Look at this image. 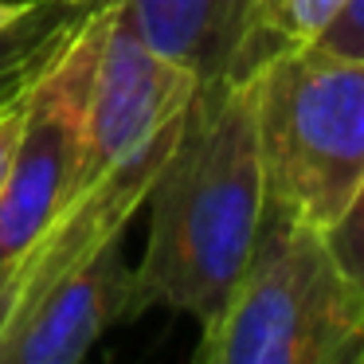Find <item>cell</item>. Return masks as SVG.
I'll return each mask as SVG.
<instances>
[{
	"instance_id": "1",
	"label": "cell",
	"mask_w": 364,
	"mask_h": 364,
	"mask_svg": "<svg viewBox=\"0 0 364 364\" xmlns=\"http://www.w3.org/2000/svg\"><path fill=\"white\" fill-rule=\"evenodd\" d=\"M149 239L134 267V317L165 306L220 317L267 212L255 82H196L184 126L149 196Z\"/></svg>"
},
{
	"instance_id": "2",
	"label": "cell",
	"mask_w": 364,
	"mask_h": 364,
	"mask_svg": "<svg viewBox=\"0 0 364 364\" xmlns=\"http://www.w3.org/2000/svg\"><path fill=\"white\" fill-rule=\"evenodd\" d=\"M200 364H364V294L321 231L262 212L255 251L196 348Z\"/></svg>"
},
{
	"instance_id": "3",
	"label": "cell",
	"mask_w": 364,
	"mask_h": 364,
	"mask_svg": "<svg viewBox=\"0 0 364 364\" xmlns=\"http://www.w3.org/2000/svg\"><path fill=\"white\" fill-rule=\"evenodd\" d=\"M251 82L267 212L325 231L364 181V59L294 48Z\"/></svg>"
},
{
	"instance_id": "4",
	"label": "cell",
	"mask_w": 364,
	"mask_h": 364,
	"mask_svg": "<svg viewBox=\"0 0 364 364\" xmlns=\"http://www.w3.org/2000/svg\"><path fill=\"white\" fill-rule=\"evenodd\" d=\"M106 24L110 0H98L32 75L24 134L12 157L9 184L0 192V270H16L36 235L55 220L82 181L87 106Z\"/></svg>"
},
{
	"instance_id": "5",
	"label": "cell",
	"mask_w": 364,
	"mask_h": 364,
	"mask_svg": "<svg viewBox=\"0 0 364 364\" xmlns=\"http://www.w3.org/2000/svg\"><path fill=\"white\" fill-rule=\"evenodd\" d=\"M118 321H134V267L122 259V239H114L9 325L0 364H75Z\"/></svg>"
},
{
	"instance_id": "6",
	"label": "cell",
	"mask_w": 364,
	"mask_h": 364,
	"mask_svg": "<svg viewBox=\"0 0 364 364\" xmlns=\"http://www.w3.org/2000/svg\"><path fill=\"white\" fill-rule=\"evenodd\" d=\"M153 51L196 82H235L255 0H114Z\"/></svg>"
},
{
	"instance_id": "7",
	"label": "cell",
	"mask_w": 364,
	"mask_h": 364,
	"mask_svg": "<svg viewBox=\"0 0 364 364\" xmlns=\"http://www.w3.org/2000/svg\"><path fill=\"white\" fill-rule=\"evenodd\" d=\"M337 4L341 0H255L235 82L251 79L262 63H270L282 51L306 48L325 28V20L337 12Z\"/></svg>"
},
{
	"instance_id": "8",
	"label": "cell",
	"mask_w": 364,
	"mask_h": 364,
	"mask_svg": "<svg viewBox=\"0 0 364 364\" xmlns=\"http://www.w3.org/2000/svg\"><path fill=\"white\" fill-rule=\"evenodd\" d=\"M98 4V0H95ZM90 4H67V0H40L12 32L0 36V98H9L16 87H24L36 75V67L59 48L75 20Z\"/></svg>"
},
{
	"instance_id": "9",
	"label": "cell",
	"mask_w": 364,
	"mask_h": 364,
	"mask_svg": "<svg viewBox=\"0 0 364 364\" xmlns=\"http://www.w3.org/2000/svg\"><path fill=\"white\" fill-rule=\"evenodd\" d=\"M325 247H329L333 262L341 267V274L364 294V181L356 184L353 200L345 204V212L321 231Z\"/></svg>"
},
{
	"instance_id": "10",
	"label": "cell",
	"mask_w": 364,
	"mask_h": 364,
	"mask_svg": "<svg viewBox=\"0 0 364 364\" xmlns=\"http://www.w3.org/2000/svg\"><path fill=\"white\" fill-rule=\"evenodd\" d=\"M306 48L337 59H364V0H341L337 12Z\"/></svg>"
},
{
	"instance_id": "11",
	"label": "cell",
	"mask_w": 364,
	"mask_h": 364,
	"mask_svg": "<svg viewBox=\"0 0 364 364\" xmlns=\"http://www.w3.org/2000/svg\"><path fill=\"white\" fill-rule=\"evenodd\" d=\"M40 71V67H36ZM28 87H16L9 98H0V192L9 184V173H12V157H16V145H20V134H24V110H28Z\"/></svg>"
},
{
	"instance_id": "12",
	"label": "cell",
	"mask_w": 364,
	"mask_h": 364,
	"mask_svg": "<svg viewBox=\"0 0 364 364\" xmlns=\"http://www.w3.org/2000/svg\"><path fill=\"white\" fill-rule=\"evenodd\" d=\"M36 4H40V0H0V36L12 32V28H16Z\"/></svg>"
},
{
	"instance_id": "13",
	"label": "cell",
	"mask_w": 364,
	"mask_h": 364,
	"mask_svg": "<svg viewBox=\"0 0 364 364\" xmlns=\"http://www.w3.org/2000/svg\"><path fill=\"white\" fill-rule=\"evenodd\" d=\"M12 321V270H0V337Z\"/></svg>"
},
{
	"instance_id": "14",
	"label": "cell",
	"mask_w": 364,
	"mask_h": 364,
	"mask_svg": "<svg viewBox=\"0 0 364 364\" xmlns=\"http://www.w3.org/2000/svg\"><path fill=\"white\" fill-rule=\"evenodd\" d=\"M67 4H95V0H67Z\"/></svg>"
}]
</instances>
